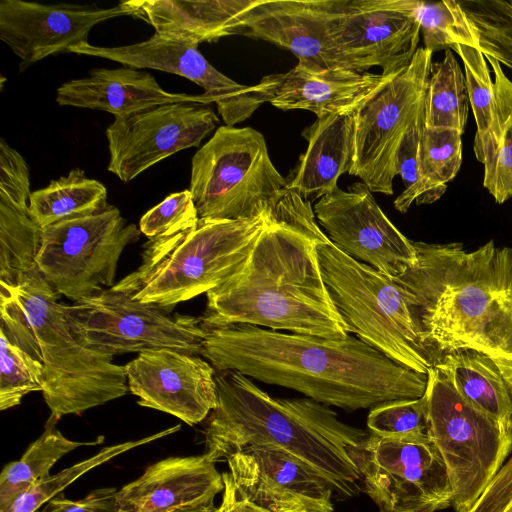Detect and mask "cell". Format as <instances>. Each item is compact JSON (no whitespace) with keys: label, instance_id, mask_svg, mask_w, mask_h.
<instances>
[{"label":"cell","instance_id":"6da1fadb","mask_svg":"<svg viewBox=\"0 0 512 512\" xmlns=\"http://www.w3.org/2000/svg\"><path fill=\"white\" fill-rule=\"evenodd\" d=\"M250 254L206 293L205 328L249 324L322 338L349 335L322 278L316 244L330 240L310 201L286 188Z\"/></svg>","mask_w":512,"mask_h":512},{"label":"cell","instance_id":"7a4b0ae2","mask_svg":"<svg viewBox=\"0 0 512 512\" xmlns=\"http://www.w3.org/2000/svg\"><path fill=\"white\" fill-rule=\"evenodd\" d=\"M200 355L216 371L234 370L347 411L424 395L428 375L405 367L358 337L330 339L249 324L206 328Z\"/></svg>","mask_w":512,"mask_h":512},{"label":"cell","instance_id":"3957f363","mask_svg":"<svg viewBox=\"0 0 512 512\" xmlns=\"http://www.w3.org/2000/svg\"><path fill=\"white\" fill-rule=\"evenodd\" d=\"M413 245L415 264L393 279L410 295L434 362L456 350L512 359V248Z\"/></svg>","mask_w":512,"mask_h":512},{"label":"cell","instance_id":"277c9868","mask_svg":"<svg viewBox=\"0 0 512 512\" xmlns=\"http://www.w3.org/2000/svg\"><path fill=\"white\" fill-rule=\"evenodd\" d=\"M217 406L205 430V454L214 462L248 447H271L298 460L338 498L363 491L351 451L367 433L342 422L310 398H273L247 376L216 371Z\"/></svg>","mask_w":512,"mask_h":512},{"label":"cell","instance_id":"5b68a950","mask_svg":"<svg viewBox=\"0 0 512 512\" xmlns=\"http://www.w3.org/2000/svg\"><path fill=\"white\" fill-rule=\"evenodd\" d=\"M59 296L38 269L14 286L0 282V330L43 364V398L57 419L80 415L129 391L124 366L74 338Z\"/></svg>","mask_w":512,"mask_h":512},{"label":"cell","instance_id":"8992f818","mask_svg":"<svg viewBox=\"0 0 512 512\" xmlns=\"http://www.w3.org/2000/svg\"><path fill=\"white\" fill-rule=\"evenodd\" d=\"M266 223V213L246 220L199 218L191 227L148 240L140 266L113 287L142 303L171 309L234 274Z\"/></svg>","mask_w":512,"mask_h":512},{"label":"cell","instance_id":"52a82bcc","mask_svg":"<svg viewBox=\"0 0 512 512\" xmlns=\"http://www.w3.org/2000/svg\"><path fill=\"white\" fill-rule=\"evenodd\" d=\"M316 251L329 296L348 333L393 361L427 374L434 358L412 312L409 293L330 240L318 242Z\"/></svg>","mask_w":512,"mask_h":512},{"label":"cell","instance_id":"ba28073f","mask_svg":"<svg viewBox=\"0 0 512 512\" xmlns=\"http://www.w3.org/2000/svg\"><path fill=\"white\" fill-rule=\"evenodd\" d=\"M286 188L264 136L251 127L220 126L191 160L189 190L199 218L259 217Z\"/></svg>","mask_w":512,"mask_h":512},{"label":"cell","instance_id":"9c48e42d","mask_svg":"<svg viewBox=\"0 0 512 512\" xmlns=\"http://www.w3.org/2000/svg\"><path fill=\"white\" fill-rule=\"evenodd\" d=\"M428 435L453 490L456 512H466L512 454V434L467 401L432 366L428 373Z\"/></svg>","mask_w":512,"mask_h":512},{"label":"cell","instance_id":"30bf717a","mask_svg":"<svg viewBox=\"0 0 512 512\" xmlns=\"http://www.w3.org/2000/svg\"><path fill=\"white\" fill-rule=\"evenodd\" d=\"M64 313L77 341L111 356L162 348L200 355L207 333L201 317L171 315L115 287L64 305Z\"/></svg>","mask_w":512,"mask_h":512},{"label":"cell","instance_id":"8fae6325","mask_svg":"<svg viewBox=\"0 0 512 512\" xmlns=\"http://www.w3.org/2000/svg\"><path fill=\"white\" fill-rule=\"evenodd\" d=\"M113 205L43 229L36 258L39 272L58 295L74 302L115 285L123 250L140 238Z\"/></svg>","mask_w":512,"mask_h":512},{"label":"cell","instance_id":"7c38bea8","mask_svg":"<svg viewBox=\"0 0 512 512\" xmlns=\"http://www.w3.org/2000/svg\"><path fill=\"white\" fill-rule=\"evenodd\" d=\"M432 54L419 47L408 66L388 75L353 112L354 157L348 174L371 192L393 194L398 149L424 104Z\"/></svg>","mask_w":512,"mask_h":512},{"label":"cell","instance_id":"4fadbf2b","mask_svg":"<svg viewBox=\"0 0 512 512\" xmlns=\"http://www.w3.org/2000/svg\"><path fill=\"white\" fill-rule=\"evenodd\" d=\"M351 457L363 491L385 512H436L452 506L445 463L429 435H368Z\"/></svg>","mask_w":512,"mask_h":512},{"label":"cell","instance_id":"5bb4252c","mask_svg":"<svg viewBox=\"0 0 512 512\" xmlns=\"http://www.w3.org/2000/svg\"><path fill=\"white\" fill-rule=\"evenodd\" d=\"M418 0H345L333 21L331 37L346 69L382 75L409 65L420 38Z\"/></svg>","mask_w":512,"mask_h":512},{"label":"cell","instance_id":"9a60e30c","mask_svg":"<svg viewBox=\"0 0 512 512\" xmlns=\"http://www.w3.org/2000/svg\"><path fill=\"white\" fill-rule=\"evenodd\" d=\"M219 122L206 104L179 102L114 118L105 134L108 171L129 182L165 158L198 147Z\"/></svg>","mask_w":512,"mask_h":512},{"label":"cell","instance_id":"2e32d148","mask_svg":"<svg viewBox=\"0 0 512 512\" xmlns=\"http://www.w3.org/2000/svg\"><path fill=\"white\" fill-rule=\"evenodd\" d=\"M316 220L330 241L353 259L396 278L417 260L413 241L388 219L361 181L317 200Z\"/></svg>","mask_w":512,"mask_h":512},{"label":"cell","instance_id":"e0dca14e","mask_svg":"<svg viewBox=\"0 0 512 512\" xmlns=\"http://www.w3.org/2000/svg\"><path fill=\"white\" fill-rule=\"evenodd\" d=\"M198 47L197 43L155 32L149 39L130 45L102 47L85 42L74 46L70 53L182 76L203 88L226 125L245 121L264 103L255 85H242L225 76L210 64Z\"/></svg>","mask_w":512,"mask_h":512},{"label":"cell","instance_id":"ac0fdd59","mask_svg":"<svg viewBox=\"0 0 512 512\" xmlns=\"http://www.w3.org/2000/svg\"><path fill=\"white\" fill-rule=\"evenodd\" d=\"M138 404L171 414L189 426L217 406L216 370L198 355L162 348L138 353L124 365Z\"/></svg>","mask_w":512,"mask_h":512},{"label":"cell","instance_id":"d6986e66","mask_svg":"<svg viewBox=\"0 0 512 512\" xmlns=\"http://www.w3.org/2000/svg\"><path fill=\"white\" fill-rule=\"evenodd\" d=\"M121 16H131L121 2L101 8L1 0L0 39L20 58L22 71L46 57L70 53L74 46L88 42L94 26Z\"/></svg>","mask_w":512,"mask_h":512},{"label":"cell","instance_id":"ffe728a7","mask_svg":"<svg viewBox=\"0 0 512 512\" xmlns=\"http://www.w3.org/2000/svg\"><path fill=\"white\" fill-rule=\"evenodd\" d=\"M344 3L345 0H257L243 14L237 35L287 49L298 64L307 68H345L331 37L333 21Z\"/></svg>","mask_w":512,"mask_h":512},{"label":"cell","instance_id":"44dd1931","mask_svg":"<svg viewBox=\"0 0 512 512\" xmlns=\"http://www.w3.org/2000/svg\"><path fill=\"white\" fill-rule=\"evenodd\" d=\"M227 462L237 486L272 512H334L329 485L280 450L248 447L230 455Z\"/></svg>","mask_w":512,"mask_h":512},{"label":"cell","instance_id":"7402d4cb","mask_svg":"<svg viewBox=\"0 0 512 512\" xmlns=\"http://www.w3.org/2000/svg\"><path fill=\"white\" fill-rule=\"evenodd\" d=\"M215 463L205 453L158 461L117 491L115 512H174L213 506L215 496L224 489Z\"/></svg>","mask_w":512,"mask_h":512},{"label":"cell","instance_id":"603a6c76","mask_svg":"<svg viewBox=\"0 0 512 512\" xmlns=\"http://www.w3.org/2000/svg\"><path fill=\"white\" fill-rule=\"evenodd\" d=\"M387 76L297 64L288 72L264 76L255 89L264 103L281 110H308L321 117L353 113Z\"/></svg>","mask_w":512,"mask_h":512},{"label":"cell","instance_id":"cb8c5ba5","mask_svg":"<svg viewBox=\"0 0 512 512\" xmlns=\"http://www.w3.org/2000/svg\"><path fill=\"white\" fill-rule=\"evenodd\" d=\"M55 99L60 106L104 111L113 114L114 118L164 104L212 103L204 93L190 95L165 91L152 74L127 66L92 69L87 77L60 85Z\"/></svg>","mask_w":512,"mask_h":512},{"label":"cell","instance_id":"d4e9b609","mask_svg":"<svg viewBox=\"0 0 512 512\" xmlns=\"http://www.w3.org/2000/svg\"><path fill=\"white\" fill-rule=\"evenodd\" d=\"M302 136L307 148L286 178L287 188L311 202L334 191L339 177L352 167L353 113L317 117Z\"/></svg>","mask_w":512,"mask_h":512},{"label":"cell","instance_id":"484cf974","mask_svg":"<svg viewBox=\"0 0 512 512\" xmlns=\"http://www.w3.org/2000/svg\"><path fill=\"white\" fill-rule=\"evenodd\" d=\"M257 0H126L131 16L155 32L197 44L237 35L243 14Z\"/></svg>","mask_w":512,"mask_h":512},{"label":"cell","instance_id":"4316f807","mask_svg":"<svg viewBox=\"0 0 512 512\" xmlns=\"http://www.w3.org/2000/svg\"><path fill=\"white\" fill-rule=\"evenodd\" d=\"M433 366L467 401L512 434V359L456 350L439 356Z\"/></svg>","mask_w":512,"mask_h":512},{"label":"cell","instance_id":"83f0119b","mask_svg":"<svg viewBox=\"0 0 512 512\" xmlns=\"http://www.w3.org/2000/svg\"><path fill=\"white\" fill-rule=\"evenodd\" d=\"M485 58L494 75L495 111L488 133L473 149L484 165V187L502 204L512 197V81L498 61Z\"/></svg>","mask_w":512,"mask_h":512},{"label":"cell","instance_id":"f1b7e54d","mask_svg":"<svg viewBox=\"0 0 512 512\" xmlns=\"http://www.w3.org/2000/svg\"><path fill=\"white\" fill-rule=\"evenodd\" d=\"M107 189L100 181L86 177L80 168L52 180L31 192L29 214L42 229L58 222L89 215L108 206Z\"/></svg>","mask_w":512,"mask_h":512},{"label":"cell","instance_id":"f546056e","mask_svg":"<svg viewBox=\"0 0 512 512\" xmlns=\"http://www.w3.org/2000/svg\"><path fill=\"white\" fill-rule=\"evenodd\" d=\"M462 135L452 129H423L419 180L406 196H398L394 207L405 213L413 203L431 204L446 191L448 183L457 175L462 163Z\"/></svg>","mask_w":512,"mask_h":512},{"label":"cell","instance_id":"4dcf8cb0","mask_svg":"<svg viewBox=\"0 0 512 512\" xmlns=\"http://www.w3.org/2000/svg\"><path fill=\"white\" fill-rule=\"evenodd\" d=\"M57 418L50 416L42 435L19 460L8 463L0 475V512L38 480L49 476L53 465L64 455L84 445H98L103 437L92 442L73 441L54 428Z\"/></svg>","mask_w":512,"mask_h":512},{"label":"cell","instance_id":"1f68e13d","mask_svg":"<svg viewBox=\"0 0 512 512\" xmlns=\"http://www.w3.org/2000/svg\"><path fill=\"white\" fill-rule=\"evenodd\" d=\"M465 76L450 49L442 61L432 62L425 99V126L463 134L469 112Z\"/></svg>","mask_w":512,"mask_h":512},{"label":"cell","instance_id":"d6a6232c","mask_svg":"<svg viewBox=\"0 0 512 512\" xmlns=\"http://www.w3.org/2000/svg\"><path fill=\"white\" fill-rule=\"evenodd\" d=\"M43 229L29 214L0 198V282L14 286L25 275L38 269L36 258Z\"/></svg>","mask_w":512,"mask_h":512},{"label":"cell","instance_id":"836d02e7","mask_svg":"<svg viewBox=\"0 0 512 512\" xmlns=\"http://www.w3.org/2000/svg\"><path fill=\"white\" fill-rule=\"evenodd\" d=\"M484 57L512 69V1L459 0Z\"/></svg>","mask_w":512,"mask_h":512},{"label":"cell","instance_id":"e575fe53","mask_svg":"<svg viewBox=\"0 0 512 512\" xmlns=\"http://www.w3.org/2000/svg\"><path fill=\"white\" fill-rule=\"evenodd\" d=\"M180 428L181 426L177 425L138 440L127 441L102 448L90 458L78 462L57 474L49 475L38 480L19 495L4 512H35L90 470L129 450L175 433Z\"/></svg>","mask_w":512,"mask_h":512},{"label":"cell","instance_id":"d590c367","mask_svg":"<svg viewBox=\"0 0 512 512\" xmlns=\"http://www.w3.org/2000/svg\"><path fill=\"white\" fill-rule=\"evenodd\" d=\"M420 33L424 48L433 52L463 44L477 49V41L457 1H420Z\"/></svg>","mask_w":512,"mask_h":512},{"label":"cell","instance_id":"8d00e7d4","mask_svg":"<svg viewBox=\"0 0 512 512\" xmlns=\"http://www.w3.org/2000/svg\"><path fill=\"white\" fill-rule=\"evenodd\" d=\"M0 409L20 404L30 392L45 387L43 364L13 344L0 330Z\"/></svg>","mask_w":512,"mask_h":512},{"label":"cell","instance_id":"74e56055","mask_svg":"<svg viewBox=\"0 0 512 512\" xmlns=\"http://www.w3.org/2000/svg\"><path fill=\"white\" fill-rule=\"evenodd\" d=\"M367 427L370 434L381 438L428 435L424 395L417 399L386 401L372 407Z\"/></svg>","mask_w":512,"mask_h":512},{"label":"cell","instance_id":"f35d334b","mask_svg":"<svg viewBox=\"0 0 512 512\" xmlns=\"http://www.w3.org/2000/svg\"><path fill=\"white\" fill-rule=\"evenodd\" d=\"M452 50L459 55L464 65L469 103L477 126L474 141H479L488 133L493 123L494 81L491 79L487 60L478 49L458 44Z\"/></svg>","mask_w":512,"mask_h":512},{"label":"cell","instance_id":"ab89813d","mask_svg":"<svg viewBox=\"0 0 512 512\" xmlns=\"http://www.w3.org/2000/svg\"><path fill=\"white\" fill-rule=\"evenodd\" d=\"M199 220L189 189L175 192L148 210L139 221V229L149 240L168 236L193 226Z\"/></svg>","mask_w":512,"mask_h":512},{"label":"cell","instance_id":"60d3db41","mask_svg":"<svg viewBox=\"0 0 512 512\" xmlns=\"http://www.w3.org/2000/svg\"><path fill=\"white\" fill-rule=\"evenodd\" d=\"M30 175L26 160L3 138L0 140V198L29 209Z\"/></svg>","mask_w":512,"mask_h":512},{"label":"cell","instance_id":"b9f144b4","mask_svg":"<svg viewBox=\"0 0 512 512\" xmlns=\"http://www.w3.org/2000/svg\"><path fill=\"white\" fill-rule=\"evenodd\" d=\"M424 127L425 112L423 104L398 149L396 173L401 177L404 184V190L399 196L409 194L418 183L420 145Z\"/></svg>","mask_w":512,"mask_h":512},{"label":"cell","instance_id":"7bdbcfd3","mask_svg":"<svg viewBox=\"0 0 512 512\" xmlns=\"http://www.w3.org/2000/svg\"><path fill=\"white\" fill-rule=\"evenodd\" d=\"M466 512H512V454Z\"/></svg>","mask_w":512,"mask_h":512},{"label":"cell","instance_id":"ee69618b","mask_svg":"<svg viewBox=\"0 0 512 512\" xmlns=\"http://www.w3.org/2000/svg\"><path fill=\"white\" fill-rule=\"evenodd\" d=\"M117 489L98 488L80 500H69L60 493L35 512H115Z\"/></svg>","mask_w":512,"mask_h":512},{"label":"cell","instance_id":"f6af8a7d","mask_svg":"<svg viewBox=\"0 0 512 512\" xmlns=\"http://www.w3.org/2000/svg\"><path fill=\"white\" fill-rule=\"evenodd\" d=\"M223 496L213 512H272L249 498L234 482L229 472L222 474Z\"/></svg>","mask_w":512,"mask_h":512},{"label":"cell","instance_id":"bcb514c9","mask_svg":"<svg viewBox=\"0 0 512 512\" xmlns=\"http://www.w3.org/2000/svg\"><path fill=\"white\" fill-rule=\"evenodd\" d=\"M214 508H215L214 506H210V507H189V508H184V509L176 510L174 512H213Z\"/></svg>","mask_w":512,"mask_h":512},{"label":"cell","instance_id":"7dc6e473","mask_svg":"<svg viewBox=\"0 0 512 512\" xmlns=\"http://www.w3.org/2000/svg\"><path fill=\"white\" fill-rule=\"evenodd\" d=\"M380 512H385V511H380Z\"/></svg>","mask_w":512,"mask_h":512}]
</instances>
